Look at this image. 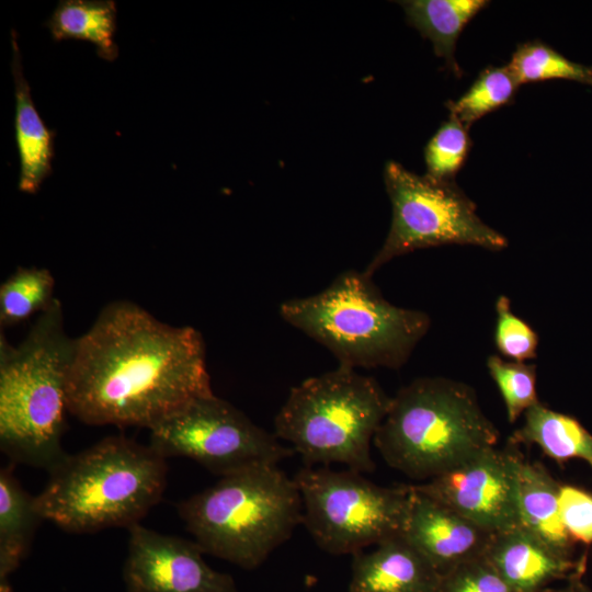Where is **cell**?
<instances>
[{"mask_svg":"<svg viewBox=\"0 0 592 592\" xmlns=\"http://www.w3.org/2000/svg\"><path fill=\"white\" fill-rule=\"evenodd\" d=\"M514 445H536L559 464L572 458L592 468V434L574 417L555 411L542 402L524 413L523 424L509 439Z\"/></svg>","mask_w":592,"mask_h":592,"instance_id":"19","label":"cell"},{"mask_svg":"<svg viewBox=\"0 0 592 592\" xmlns=\"http://www.w3.org/2000/svg\"><path fill=\"white\" fill-rule=\"evenodd\" d=\"M559 487L540 463L528 462L521 455L517 468L520 526L556 551L571 557L574 542L560 516Z\"/></svg>","mask_w":592,"mask_h":592,"instance_id":"17","label":"cell"},{"mask_svg":"<svg viewBox=\"0 0 592 592\" xmlns=\"http://www.w3.org/2000/svg\"><path fill=\"white\" fill-rule=\"evenodd\" d=\"M12 73L15 95V139L20 156L19 190L36 193L52 172L54 134L42 121L24 77L16 34L12 30Z\"/></svg>","mask_w":592,"mask_h":592,"instance_id":"16","label":"cell"},{"mask_svg":"<svg viewBox=\"0 0 592 592\" xmlns=\"http://www.w3.org/2000/svg\"><path fill=\"white\" fill-rule=\"evenodd\" d=\"M149 445L164 458L193 459L219 477L277 465L295 453L215 394L195 399L149 429Z\"/></svg>","mask_w":592,"mask_h":592,"instance_id":"10","label":"cell"},{"mask_svg":"<svg viewBox=\"0 0 592 592\" xmlns=\"http://www.w3.org/2000/svg\"><path fill=\"white\" fill-rule=\"evenodd\" d=\"M167 471L166 458L150 445L106 436L52 467L34 505L43 520L68 533L128 528L160 502Z\"/></svg>","mask_w":592,"mask_h":592,"instance_id":"2","label":"cell"},{"mask_svg":"<svg viewBox=\"0 0 592 592\" xmlns=\"http://www.w3.org/2000/svg\"><path fill=\"white\" fill-rule=\"evenodd\" d=\"M55 278L46 267H18L0 285V326H16L42 314L57 298Z\"/></svg>","mask_w":592,"mask_h":592,"instance_id":"22","label":"cell"},{"mask_svg":"<svg viewBox=\"0 0 592 592\" xmlns=\"http://www.w3.org/2000/svg\"><path fill=\"white\" fill-rule=\"evenodd\" d=\"M46 26L55 41L90 42L95 46L98 55L109 61L118 55L114 42L116 5L112 0L60 1Z\"/></svg>","mask_w":592,"mask_h":592,"instance_id":"21","label":"cell"},{"mask_svg":"<svg viewBox=\"0 0 592 592\" xmlns=\"http://www.w3.org/2000/svg\"><path fill=\"white\" fill-rule=\"evenodd\" d=\"M577 587L578 592H591L589 588L581 581V577L578 579Z\"/></svg>","mask_w":592,"mask_h":592,"instance_id":"31","label":"cell"},{"mask_svg":"<svg viewBox=\"0 0 592 592\" xmlns=\"http://www.w3.org/2000/svg\"><path fill=\"white\" fill-rule=\"evenodd\" d=\"M285 322L329 350L350 368H399L428 333L426 312L388 301L364 271L338 275L320 293L278 307Z\"/></svg>","mask_w":592,"mask_h":592,"instance_id":"5","label":"cell"},{"mask_svg":"<svg viewBox=\"0 0 592 592\" xmlns=\"http://www.w3.org/2000/svg\"><path fill=\"white\" fill-rule=\"evenodd\" d=\"M42 516L13 474L12 465L0 471V592H12L9 578L30 551Z\"/></svg>","mask_w":592,"mask_h":592,"instance_id":"18","label":"cell"},{"mask_svg":"<svg viewBox=\"0 0 592 592\" xmlns=\"http://www.w3.org/2000/svg\"><path fill=\"white\" fill-rule=\"evenodd\" d=\"M434 592H515L483 556L440 577Z\"/></svg>","mask_w":592,"mask_h":592,"instance_id":"28","label":"cell"},{"mask_svg":"<svg viewBox=\"0 0 592 592\" xmlns=\"http://www.w3.org/2000/svg\"><path fill=\"white\" fill-rule=\"evenodd\" d=\"M471 147L468 129L454 116L444 122L424 149L426 175L454 181Z\"/></svg>","mask_w":592,"mask_h":592,"instance_id":"26","label":"cell"},{"mask_svg":"<svg viewBox=\"0 0 592 592\" xmlns=\"http://www.w3.org/2000/svg\"><path fill=\"white\" fill-rule=\"evenodd\" d=\"M485 557L515 592H542L585 569L584 558L574 561L522 526L493 534Z\"/></svg>","mask_w":592,"mask_h":592,"instance_id":"14","label":"cell"},{"mask_svg":"<svg viewBox=\"0 0 592 592\" xmlns=\"http://www.w3.org/2000/svg\"><path fill=\"white\" fill-rule=\"evenodd\" d=\"M392 216L384 244L363 270L371 277L392 259L418 249L469 244L499 251L506 238L483 223L455 181L418 175L389 161L384 172Z\"/></svg>","mask_w":592,"mask_h":592,"instance_id":"9","label":"cell"},{"mask_svg":"<svg viewBox=\"0 0 592 592\" xmlns=\"http://www.w3.org/2000/svg\"><path fill=\"white\" fill-rule=\"evenodd\" d=\"M519 446L490 447L418 485L417 490L453 509L491 534L520 526Z\"/></svg>","mask_w":592,"mask_h":592,"instance_id":"11","label":"cell"},{"mask_svg":"<svg viewBox=\"0 0 592 592\" xmlns=\"http://www.w3.org/2000/svg\"><path fill=\"white\" fill-rule=\"evenodd\" d=\"M401 536L443 576L485 555L493 534L409 485Z\"/></svg>","mask_w":592,"mask_h":592,"instance_id":"13","label":"cell"},{"mask_svg":"<svg viewBox=\"0 0 592 592\" xmlns=\"http://www.w3.org/2000/svg\"><path fill=\"white\" fill-rule=\"evenodd\" d=\"M178 513L205 554L253 570L301 524L303 503L294 478L262 465L220 477Z\"/></svg>","mask_w":592,"mask_h":592,"instance_id":"6","label":"cell"},{"mask_svg":"<svg viewBox=\"0 0 592 592\" xmlns=\"http://www.w3.org/2000/svg\"><path fill=\"white\" fill-rule=\"evenodd\" d=\"M558 503L566 531L573 542L592 544V494L570 485H560Z\"/></svg>","mask_w":592,"mask_h":592,"instance_id":"29","label":"cell"},{"mask_svg":"<svg viewBox=\"0 0 592 592\" xmlns=\"http://www.w3.org/2000/svg\"><path fill=\"white\" fill-rule=\"evenodd\" d=\"M519 86L508 65L489 66L459 99L448 101L446 106L451 116L468 129L477 119L511 103Z\"/></svg>","mask_w":592,"mask_h":592,"instance_id":"23","label":"cell"},{"mask_svg":"<svg viewBox=\"0 0 592 592\" xmlns=\"http://www.w3.org/2000/svg\"><path fill=\"white\" fill-rule=\"evenodd\" d=\"M293 478L301 497V524L323 551L354 555L401 534L409 485L382 487L362 473L328 466H305Z\"/></svg>","mask_w":592,"mask_h":592,"instance_id":"8","label":"cell"},{"mask_svg":"<svg viewBox=\"0 0 592 592\" xmlns=\"http://www.w3.org/2000/svg\"><path fill=\"white\" fill-rule=\"evenodd\" d=\"M508 67L519 84L567 79L592 86V66L571 61L537 39L520 44Z\"/></svg>","mask_w":592,"mask_h":592,"instance_id":"24","label":"cell"},{"mask_svg":"<svg viewBox=\"0 0 592 592\" xmlns=\"http://www.w3.org/2000/svg\"><path fill=\"white\" fill-rule=\"evenodd\" d=\"M123 567L126 592H238L234 578L212 568L196 542L135 524Z\"/></svg>","mask_w":592,"mask_h":592,"instance_id":"12","label":"cell"},{"mask_svg":"<svg viewBox=\"0 0 592 592\" xmlns=\"http://www.w3.org/2000/svg\"><path fill=\"white\" fill-rule=\"evenodd\" d=\"M352 555L349 592H434L440 574L401 535Z\"/></svg>","mask_w":592,"mask_h":592,"instance_id":"15","label":"cell"},{"mask_svg":"<svg viewBox=\"0 0 592 592\" xmlns=\"http://www.w3.org/2000/svg\"><path fill=\"white\" fill-rule=\"evenodd\" d=\"M494 344L498 352L514 362L534 360L537 355L538 334L511 308L510 298L501 295L496 301Z\"/></svg>","mask_w":592,"mask_h":592,"instance_id":"27","label":"cell"},{"mask_svg":"<svg viewBox=\"0 0 592 592\" xmlns=\"http://www.w3.org/2000/svg\"><path fill=\"white\" fill-rule=\"evenodd\" d=\"M488 372L496 383L510 423L539 403L536 389V366L526 362L505 361L499 355L487 358Z\"/></svg>","mask_w":592,"mask_h":592,"instance_id":"25","label":"cell"},{"mask_svg":"<svg viewBox=\"0 0 592 592\" xmlns=\"http://www.w3.org/2000/svg\"><path fill=\"white\" fill-rule=\"evenodd\" d=\"M390 401L375 378L339 365L289 390L274 418V434L305 466L340 463L372 473L371 446Z\"/></svg>","mask_w":592,"mask_h":592,"instance_id":"7","label":"cell"},{"mask_svg":"<svg viewBox=\"0 0 592 592\" xmlns=\"http://www.w3.org/2000/svg\"><path fill=\"white\" fill-rule=\"evenodd\" d=\"M213 394L202 333L138 304L109 303L75 338L67 410L86 424L149 430Z\"/></svg>","mask_w":592,"mask_h":592,"instance_id":"1","label":"cell"},{"mask_svg":"<svg viewBox=\"0 0 592 592\" xmlns=\"http://www.w3.org/2000/svg\"><path fill=\"white\" fill-rule=\"evenodd\" d=\"M407 21L429 38L436 56L445 59L455 76L462 70L455 59L459 34L468 22L489 4L487 0H409L399 2Z\"/></svg>","mask_w":592,"mask_h":592,"instance_id":"20","label":"cell"},{"mask_svg":"<svg viewBox=\"0 0 592 592\" xmlns=\"http://www.w3.org/2000/svg\"><path fill=\"white\" fill-rule=\"evenodd\" d=\"M499 437L470 386L420 377L391 397L373 444L388 466L428 481L497 446Z\"/></svg>","mask_w":592,"mask_h":592,"instance_id":"4","label":"cell"},{"mask_svg":"<svg viewBox=\"0 0 592 592\" xmlns=\"http://www.w3.org/2000/svg\"><path fill=\"white\" fill-rule=\"evenodd\" d=\"M583 571L574 573L568 579V582L560 588H547L542 592H578L577 582Z\"/></svg>","mask_w":592,"mask_h":592,"instance_id":"30","label":"cell"},{"mask_svg":"<svg viewBox=\"0 0 592 592\" xmlns=\"http://www.w3.org/2000/svg\"><path fill=\"white\" fill-rule=\"evenodd\" d=\"M75 338L59 298L11 344L0 332V446L12 463L49 470L66 453V390Z\"/></svg>","mask_w":592,"mask_h":592,"instance_id":"3","label":"cell"}]
</instances>
